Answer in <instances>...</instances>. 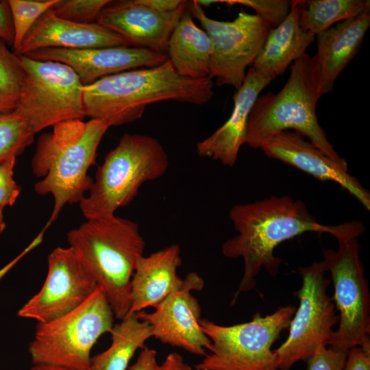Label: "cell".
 Listing matches in <instances>:
<instances>
[{
    "mask_svg": "<svg viewBox=\"0 0 370 370\" xmlns=\"http://www.w3.org/2000/svg\"><path fill=\"white\" fill-rule=\"evenodd\" d=\"M229 218L237 234L225 241L221 253L228 258H241L244 271L232 304L238 295L256 288V277L264 269L275 277L282 260L274 250L282 243L306 232L328 233L336 239L358 237L362 223L354 221L336 225L320 223L300 199L288 195H271L261 200L236 204Z\"/></svg>",
    "mask_w": 370,
    "mask_h": 370,
    "instance_id": "cell-1",
    "label": "cell"
},
{
    "mask_svg": "<svg viewBox=\"0 0 370 370\" xmlns=\"http://www.w3.org/2000/svg\"><path fill=\"white\" fill-rule=\"evenodd\" d=\"M82 90L86 116L103 120L110 127L141 118L150 104L175 101L204 105L214 95L212 79L183 77L168 59L156 66L101 77Z\"/></svg>",
    "mask_w": 370,
    "mask_h": 370,
    "instance_id": "cell-2",
    "label": "cell"
},
{
    "mask_svg": "<svg viewBox=\"0 0 370 370\" xmlns=\"http://www.w3.org/2000/svg\"><path fill=\"white\" fill-rule=\"evenodd\" d=\"M53 127L39 136L31 162L34 175L42 178L34 184V191L53 197L47 226L66 204L79 203L88 193L93 182L88 170L95 163L99 143L110 126L100 119H72Z\"/></svg>",
    "mask_w": 370,
    "mask_h": 370,
    "instance_id": "cell-3",
    "label": "cell"
},
{
    "mask_svg": "<svg viewBox=\"0 0 370 370\" xmlns=\"http://www.w3.org/2000/svg\"><path fill=\"white\" fill-rule=\"evenodd\" d=\"M69 247L106 295L115 318L130 306V282L145 242L138 225L113 217L86 219L67 234Z\"/></svg>",
    "mask_w": 370,
    "mask_h": 370,
    "instance_id": "cell-4",
    "label": "cell"
},
{
    "mask_svg": "<svg viewBox=\"0 0 370 370\" xmlns=\"http://www.w3.org/2000/svg\"><path fill=\"white\" fill-rule=\"evenodd\" d=\"M321 96L314 57L306 53L291 64L288 79L278 92L257 98L249 116L245 144L260 148L273 135L294 130L330 158L342 160L317 116Z\"/></svg>",
    "mask_w": 370,
    "mask_h": 370,
    "instance_id": "cell-5",
    "label": "cell"
},
{
    "mask_svg": "<svg viewBox=\"0 0 370 370\" xmlns=\"http://www.w3.org/2000/svg\"><path fill=\"white\" fill-rule=\"evenodd\" d=\"M168 154L156 138L124 134L98 168L87 195L79 203L86 219H104L128 206L145 182L162 177Z\"/></svg>",
    "mask_w": 370,
    "mask_h": 370,
    "instance_id": "cell-6",
    "label": "cell"
},
{
    "mask_svg": "<svg viewBox=\"0 0 370 370\" xmlns=\"http://www.w3.org/2000/svg\"><path fill=\"white\" fill-rule=\"evenodd\" d=\"M114 318L105 292L97 286L77 308L36 324L28 349L32 364L86 370L93 346L101 336L110 333Z\"/></svg>",
    "mask_w": 370,
    "mask_h": 370,
    "instance_id": "cell-7",
    "label": "cell"
},
{
    "mask_svg": "<svg viewBox=\"0 0 370 370\" xmlns=\"http://www.w3.org/2000/svg\"><path fill=\"white\" fill-rule=\"evenodd\" d=\"M295 310L294 306H284L271 314L257 312L251 321L232 325L201 319L211 348L195 370H278L271 347L288 330Z\"/></svg>",
    "mask_w": 370,
    "mask_h": 370,
    "instance_id": "cell-8",
    "label": "cell"
},
{
    "mask_svg": "<svg viewBox=\"0 0 370 370\" xmlns=\"http://www.w3.org/2000/svg\"><path fill=\"white\" fill-rule=\"evenodd\" d=\"M25 77L21 97L14 112L34 134L56 124L86 116L83 86L69 66L18 55Z\"/></svg>",
    "mask_w": 370,
    "mask_h": 370,
    "instance_id": "cell-9",
    "label": "cell"
},
{
    "mask_svg": "<svg viewBox=\"0 0 370 370\" xmlns=\"http://www.w3.org/2000/svg\"><path fill=\"white\" fill-rule=\"evenodd\" d=\"M324 260L299 267L301 286L294 295L299 306L290 322L286 340L274 349L278 370H291L299 361H306L319 348L327 347L338 321L335 305L327 293L330 280Z\"/></svg>",
    "mask_w": 370,
    "mask_h": 370,
    "instance_id": "cell-10",
    "label": "cell"
},
{
    "mask_svg": "<svg viewBox=\"0 0 370 370\" xmlns=\"http://www.w3.org/2000/svg\"><path fill=\"white\" fill-rule=\"evenodd\" d=\"M336 251L323 249V260L334 288L338 327L329 343L334 350L354 347L370 350V295L359 256L358 238L338 240Z\"/></svg>",
    "mask_w": 370,
    "mask_h": 370,
    "instance_id": "cell-11",
    "label": "cell"
},
{
    "mask_svg": "<svg viewBox=\"0 0 370 370\" xmlns=\"http://www.w3.org/2000/svg\"><path fill=\"white\" fill-rule=\"evenodd\" d=\"M186 10L212 42L209 78H214L217 86L238 90L245 78L247 67L254 62L272 27L256 14L243 10L231 21L208 17L195 1L188 2Z\"/></svg>",
    "mask_w": 370,
    "mask_h": 370,
    "instance_id": "cell-12",
    "label": "cell"
},
{
    "mask_svg": "<svg viewBox=\"0 0 370 370\" xmlns=\"http://www.w3.org/2000/svg\"><path fill=\"white\" fill-rule=\"evenodd\" d=\"M47 273L40 290L18 311L22 318L44 323L77 308L97 284L69 247H57L47 258Z\"/></svg>",
    "mask_w": 370,
    "mask_h": 370,
    "instance_id": "cell-13",
    "label": "cell"
},
{
    "mask_svg": "<svg viewBox=\"0 0 370 370\" xmlns=\"http://www.w3.org/2000/svg\"><path fill=\"white\" fill-rule=\"evenodd\" d=\"M204 281L196 272H190L182 284L170 293L152 312L135 313L148 323L153 337L162 344L182 348L197 356H205L211 342L201 326V307L193 291H201Z\"/></svg>",
    "mask_w": 370,
    "mask_h": 370,
    "instance_id": "cell-14",
    "label": "cell"
},
{
    "mask_svg": "<svg viewBox=\"0 0 370 370\" xmlns=\"http://www.w3.org/2000/svg\"><path fill=\"white\" fill-rule=\"evenodd\" d=\"M260 149L268 157L294 166L317 180L338 184L366 210H370L369 191L348 173L345 159L330 158L299 132H279L269 138Z\"/></svg>",
    "mask_w": 370,
    "mask_h": 370,
    "instance_id": "cell-15",
    "label": "cell"
},
{
    "mask_svg": "<svg viewBox=\"0 0 370 370\" xmlns=\"http://www.w3.org/2000/svg\"><path fill=\"white\" fill-rule=\"evenodd\" d=\"M22 56L65 64L73 69L84 85L120 72L156 66L168 59L164 53L134 46L85 49L45 48Z\"/></svg>",
    "mask_w": 370,
    "mask_h": 370,
    "instance_id": "cell-16",
    "label": "cell"
},
{
    "mask_svg": "<svg viewBox=\"0 0 370 370\" xmlns=\"http://www.w3.org/2000/svg\"><path fill=\"white\" fill-rule=\"evenodd\" d=\"M188 3L166 13L156 12L138 0L110 3L99 13L97 23L122 36L131 46L165 53L170 36Z\"/></svg>",
    "mask_w": 370,
    "mask_h": 370,
    "instance_id": "cell-17",
    "label": "cell"
},
{
    "mask_svg": "<svg viewBox=\"0 0 370 370\" xmlns=\"http://www.w3.org/2000/svg\"><path fill=\"white\" fill-rule=\"evenodd\" d=\"M131 46L120 35L98 23H75L56 16L51 8L35 23L15 53L45 48L85 49Z\"/></svg>",
    "mask_w": 370,
    "mask_h": 370,
    "instance_id": "cell-18",
    "label": "cell"
},
{
    "mask_svg": "<svg viewBox=\"0 0 370 370\" xmlns=\"http://www.w3.org/2000/svg\"><path fill=\"white\" fill-rule=\"evenodd\" d=\"M273 81L253 67L246 73L241 86L234 96V108L229 119L214 132L196 145L199 157L219 161L232 167L241 147L245 144L251 110L261 91Z\"/></svg>",
    "mask_w": 370,
    "mask_h": 370,
    "instance_id": "cell-19",
    "label": "cell"
},
{
    "mask_svg": "<svg viewBox=\"0 0 370 370\" xmlns=\"http://www.w3.org/2000/svg\"><path fill=\"white\" fill-rule=\"evenodd\" d=\"M370 27V10L332 25L316 35L314 56L321 95L330 92L334 83L358 53Z\"/></svg>",
    "mask_w": 370,
    "mask_h": 370,
    "instance_id": "cell-20",
    "label": "cell"
},
{
    "mask_svg": "<svg viewBox=\"0 0 370 370\" xmlns=\"http://www.w3.org/2000/svg\"><path fill=\"white\" fill-rule=\"evenodd\" d=\"M181 250L172 244L137 262L130 282V306L127 315L155 308L183 281L177 275Z\"/></svg>",
    "mask_w": 370,
    "mask_h": 370,
    "instance_id": "cell-21",
    "label": "cell"
},
{
    "mask_svg": "<svg viewBox=\"0 0 370 370\" xmlns=\"http://www.w3.org/2000/svg\"><path fill=\"white\" fill-rule=\"evenodd\" d=\"M301 0L291 1L290 12L278 27L272 28L252 67L272 80L306 52L315 36L299 25Z\"/></svg>",
    "mask_w": 370,
    "mask_h": 370,
    "instance_id": "cell-22",
    "label": "cell"
},
{
    "mask_svg": "<svg viewBox=\"0 0 370 370\" xmlns=\"http://www.w3.org/2000/svg\"><path fill=\"white\" fill-rule=\"evenodd\" d=\"M167 58L182 76L191 79L209 77L212 42L186 10L168 41Z\"/></svg>",
    "mask_w": 370,
    "mask_h": 370,
    "instance_id": "cell-23",
    "label": "cell"
},
{
    "mask_svg": "<svg viewBox=\"0 0 370 370\" xmlns=\"http://www.w3.org/2000/svg\"><path fill=\"white\" fill-rule=\"evenodd\" d=\"M110 332L111 344L105 351L92 356L86 370H127L138 349L153 337L151 325L136 314L127 315Z\"/></svg>",
    "mask_w": 370,
    "mask_h": 370,
    "instance_id": "cell-24",
    "label": "cell"
},
{
    "mask_svg": "<svg viewBox=\"0 0 370 370\" xmlns=\"http://www.w3.org/2000/svg\"><path fill=\"white\" fill-rule=\"evenodd\" d=\"M368 10L369 0H301L299 21L304 30L316 36L334 23Z\"/></svg>",
    "mask_w": 370,
    "mask_h": 370,
    "instance_id": "cell-25",
    "label": "cell"
},
{
    "mask_svg": "<svg viewBox=\"0 0 370 370\" xmlns=\"http://www.w3.org/2000/svg\"><path fill=\"white\" fill-rule=\"evenodd\" d=\"M24 77L18 56L9 50L7 43L0 38V113L16 108Z\"/></svg>",
    "mask_w": 370,
    "mask_h": 370,
    "instance_id": "cell-26",
    "label": "cell"
},
{
    "mask_svg": "<svg viewBox=\"0 0 370 370\" xmlns=\"http://www.w3.org/2000/svg\"><path fill=\"white\" fill-rule=\"evenodd\" d=\"M34 134L14 111L0 113V162L16 157L32 143Z\"/></svg>",
    "mask_w": 370,
    "mask_h": 370,
    "instance_id": "cell-27",
    "label": "cell"
},
{
    "mask_svg": "<svg viewBox=\"0 0 370 370\" xmlns=\"http://www.w3.org/2000/svg\"><path fill=\"white\" fill-rule=\"evenodd\" d=\"M59 0H8L14 27L13 49L16 53L36 21Z\"/></svg>",
    "mask_w": 370,
    "mask_h": 370,
    "instance_id": "cell-28",
    "label": "cell"
},
{
    "mask_svg": "<svg viewBox=\"0 0 370 370\" xmlns=\"http://www.w3.org/2000/svg\"><path fill=\"white\" fill-rule=\"evenodd\" d=\"M111 2L109 0H59L51 10L60 18L85 23L97 19L102 9Z\"/></svg>",
    "mask_w": 370,
    "mask_h": 370,
    "instance_id": "cell-29",
    "label": "cell"
},
{
    "mask_svg": "<svg viewBox=\"0 0 370 370\" xmlns=\"http://www.w3.org/2000/svg\"><path fill=\"white\" fill-rule=\"evenodd\" d=\"M221 3L229 5H243L252 8L272 28L282 23L291 6V1L288 0H221Z\"/></svg>",
    "mask_w": 370,
    "mask_h": 370,
    "instance_id": "cell-30",
    "label": "cell"
},
{
    "mask_svg": "<svg viewBox=\"0 0 370 370\" xmlns=\"http://www.w3.org/2000/svg\"><path fill=\"white\" fill-rule=\"evenodd\" d=\"M16 157H11L0 162V207L13 206L17 200L21 187L14 179V169Z\"/></svg>",
    "mask_w": 370,
    "mask_h": 370,
    "instance_id": "cell-31",
    "label": "cell"
},
{
    "mask_svg": "<svg viewBox=\"0 0 370 370\" xmlns=\"http://www.w3.org/2000/svg\"><path fill=\"white\" fill-rule=\"evenodd\" d=\"M347 352L334 350L327 347H321L306 360L307 370H342Z\"/></svg>",
    "mask_w": 370,
    "mask_h": 370,
    "instance_id": "cell-32",
    "label": "cell"
},
{
    "mask_svg": "<svg viewBox=\"0 0 370 370\" xmlns=\"http://www.w3.org/2000/svg\"><path fill=\"white\" fill-rule=\"evenodd\" d=\"M342 370H370V350L360 347L350 348Z\"/></svg>",
    "mask_w": 370,
    "mask_h": 370,
    "instance_id": "cell-33",
    "label": "cell"
},
{
    "mask_svg": "<svg viewBox=\"0 0 370 370\" xmlns=\"http://www.w3.org/2000/svg\"><path fill=\"white\" fill-rule=\"evenodd\" d=\"M0 38L13 45L14 27L8 1H0Z\"/></svg>",
    "mask_w": 370,
    "mask_h": 370,
    "instance_id": "cell-34",
    "label": "cell"
},
{
    "mask_svg": "<svg viewBox=\"0 0 370 370\" xmlns=\"http://www.w3.org/2000/svg\"><path fill=\"white\" fill-rule=\"evenodd\" d=\"M156 354L155 349L144 347L136 361L127 370H163L162 365L157 362Z\"/></svg>",
    "mask_w": 370,
    "mask_h": 370,
    "instance_id": "cell-35",
    "label": "cell"
},
{
    "mask_svg": "<svg viewBox=\"0 0 370 370\" xmlns=\"http://www.w3.org/2000/svg\"><path fill=\"white\" fill-rule=\"evenodd\" d=\"M141 4L162 13L177 10L186 1L181 0H138Z\"/></svg>",
    "mask_w": 370,
    "mask_h": 370,
    "instance_id": "cell-36",
    "label": "cell"
},
{
    "mask_svg": "<svg viewBox=\"0 0 370 370\" xmlns=\"http://www.w3.org/2000/svg\"><path fill=\"white\" fill-rule=\"evenodd\" d=\"M45 230L42 229L41 232L33 240V241L15 259L11 261L1 270H0V278L3 277L23 256L30 251L32 249L38 246L42 241Z\"/></svg>",
    "mask_w": 370,
    "mask_h": 370,
    "instance_id": "cell-37",
    "label": "cell"
},
{
    "mask_svg": "<svg viewBox=\"0 0 370 370\" xmlns=\"http://www.w3.org/2000/svg\"><path fill=\"white\" fill-rule=\"evenodd\" d=\"M185 365L182 356L175 352L168 354L162 364L163 370H184Z\"/></svg>",
    "mask_w": 370,
    "mask_h": 370,
    "instance_id": "cell-38",
    "label": "cell"
},
{
    "mask_svg": "<svg viewBox=\"0 0 370 370\" xmlns=\"http://www.w3.org/2000/svg\"><path fill=\"white\" fill-rule=\"evenodd\" d=\"M29 370H73L66 367L52 365H33Z\"/></svg>",
    "mask_w": 370,
    "mask_h": 370,
    "instance_id": "cell-39",
    "label": "cell"
},
{
    "mask_svg": "<svg viewBox=\"0 0 370 370\" xmlns=\"http://www.w3.org/2000/svg\"><path fill=\"white\" fill-rule=\"evenodd\" d=\"M195 2L201 8L209 7L217 3H221L220 0H197Z\"/></svg>",
    "mask_w": 370,
    "mask_h": 370,
    "instance_id": "cell-40",
    "label": "cell"
},
{
    "mask_svg": "<svg viewBox=\"0 0 370 370\" xmlns=\"http://www.w3.org/2000/svg\"><path fill=\"white\" fill-rule=\"evenodd\" d=\"M3 210V208L0 207V234L5 230L6 227Z\"/></svg>",
    "mask_w": 370,
    "mask_h": 370,
    "instance_id": "cell-41",
    "label": "cell"
},
{
    "mask_svg": "<svg viewBox=\"0 0 370 370\" xmlns=\"http://www.w3.org/2000/svg\"><path fill=\"white\" fill-rule=\"evenodd\" d=\"M184 370H194L190 366L186 364L184 367Z\"/></svg>",
    "mask_w": 370,
    "mask_h": 370,
    "instance_id": "cell-42",
    "label": "cell"
}]
</instances>
